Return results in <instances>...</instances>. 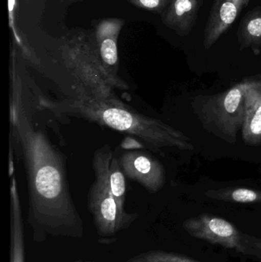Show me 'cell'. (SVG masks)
I'll return each mask as SVG.
<instances>
[{
	"mask_svg": "<svg viewBox=\"0 0 261 262\" xmlns=\"http://www.w3.org/2000/svg\"><path fill=\"white\" fill-rule=\"evenodd\" d=\"M19 55L15 48L11 49L10 121L24 157L29 195L28 223L33 240L41 243L48 235L81 238L82 220L69 192L61 155L42 133L34 129L25 108Z\"/></svg>",
	"mask_w": 261,
	"mask_h": 262,
	"instance_id": "cell-1",
	"label": "cell"
},
{
	"mask_svg": "<svg viewBox=\"0 0 261 262\" xmlns=\"http://www.w3.org/2000/svg\"><path fill=\"white\" fill-rule=\"evenodd\" d=\"M55 113L81 117L116 131L132 134L151 145L159 144L165 131L158 121L136 112L116 98H99L80 93L61 102L41 101Z\"/></svg>",
	"mask_w": 261,
	"mask_h": 262,
	"instance_id": "cell-2",
	"label": "cell"
},
{
	"mask_svg": "<svg viewBox=\"0 0 261 262\" xmlns=\"http://www.w3.org/2000/svg\"><path fill=\"white\" fill-rule=\"evenodd\" d=\"M60 50L64 64L86 88L87 95L111 98L113 88L127 89L124 81L114 78L104 67L90 32L74 29L63 37Z\"/></svg>",
	"mask_w": 261,
	"mask_h": 262,
	"instance_id": "cell-3",
	"label": "cell"
},
{
	"mask_svg": "<svg viewBox=\"0 0 261 262\" xmlns=\"http://www.w3.org/2000/svg\"><path fill=\"white\" fill-rule=\"evenodd\" d=\"M108 146L95 152L93 159L95 181L89 190L87 205L93 215L97 232L101 236H113L138 218V214L128 213L121 209L112 194L109 180V167L113 158Z\"/></svg>",
	"mask_w": 261,
	"mask_h": 262,
	"instance_id": "cell-4",
	"label": "cell"
},
{
	"mask_svg": "<svg viewBox=\"0 0 261 262\" xmlns=\"http://www.w3.org/2000/svg\"><path fill=\"white\" fill-rule=\"evenodd\" d=\"M125 25L121 18H107L100 20L95 24L92 32L98 55L105 69L114 78L118 77V38Z\"/></svg>",
	"mask_w": 261,
	"mask_h": 262,
	"instance_id": "cell-5",
	"label": "cell"
},
{
	"mask_svg": "<svg viewBox=\"0 0 261 262\" xmlns=\"http://www.w3.org/2000/svg\"><path fill=\"white\" fill-rule=\"evenodd\" d=\"M250 0H214L204 29L205 48L212 46L226 33Z\"/></svg>",
	"mask_w": 261,
	"mask_h": 262,
	"instance_id": "cell-6",
	"label": "cell"
},
{
	"mask_svg": "<svg viewBox=\"0 0 261 262\" xmlns=\"http://www.w3.org/2000/svg\"><path fill=\"white\" fill-rule=\"evenodd\" d=\"M126 177L140 183L151 192H156L161 183L159 164L147 154L140 152H124L119 159Z\"/></svg>",
	"mask_w": 261,
	"mask_h": 262,
	"instance_id": "cell-7",
	"label": "cell"
},
{
	"mask_svg": "<svg viewBox=\"0 0 261 262\" xmlns=\"http://www.w3.org/2000/svg\"><path fill=\"white\" fill-rule=\"evenodd\" d=\"M185 229L193 236L228 248L239 246V236L234 226L220 218L202 219L185 223Z\"/></svg>",
	"mask_w": 261,
	"mask_h": 262,
	"instance_id": "cell-8",
	"label": "cell"
},
{
	"mask_svg": "<svg viewBox=\"0 0 261 262\" xmlns=\"http://www.w3.org/2000/svg\"><path fill=\"white\" fill-rule=\"evenodd\" d=\"M203 3L204 0H172L161 14V19L179 36H186L196 26Z\"/></svg>",
	"mask_w": 261,
	"mask_h": 262,
	"instance_id": "cell-9",
	"label": "cell"
},
{
	"mask_svg": "<svg viewBox=\"0 0 261 262\" xmlns=\"http://www.w3.org/2000/svg\"><path fill=\"white\" fill-rule=\"evenodd\" d=\"M24 232L19 198L15 183L11 186L10 262H25Z\"/></svg>",
	"mask_w": 261,
	"mask_h": 262,
	"instance_id": "cell-10",
	"label": "cell"
},
{
	"mask_svg": "<svg viewBox=\"0 0 261 262\" xmlns=\"http://www.w3.org/2000/svg\"><path fill=\"white\" fill-rule=\"evenodd\" d=\"M19 9L18 0H8L9 26L13 36L14 44L17 46L21 56L34 64H38V59L33 49L28 41L24 32L18 25V14Z\"/></svg>",
	"mask_w": 261,
	"mask_h": 262,
	"instance_id": "cell-11",
	"label": "cell"
},
{
	"mask_svg": "<svg viewBox=\"0 0 261 262\" xmlns=\"http://www.w3.org/2000/svg\"><path fill=\"white\" fill-rule=\"evenodd\" d=\"M238 38L243 47L260 43L261 45V7L250 10L241 21Z\"/></svg>",
	"mask_w": 261,
	"mask_h": 262,
	"instance_id": "cell-12",
	"label": "cell"
},
{
	"mask_svg": "<svg viewBox=\"0 0 261 262\" xmlns=\"http://www.w3.org/2000/svg\"><path fill=\"white\" fill-rule=\"evenodd\" d=\"M109 180L112 194L121 209H124L125 201V174L121 168L119 159L113 157L109 167Z\"/></svg>",
	"mask_w": 261,
	"mask_h": 262,
	"instance_id": "cell-13",
	"label": "cell"
},
{
	"mask_svg": "<svg viewBox=\"0 0 261 262\" xmlns=\"http://www.w3.org/2000/svg\"><path fill=\"white\" fill-rule=\"evenodd\" d=\"M125 262H199L191 259L188 257L177 254L168 253V252H144L139 255L133 256Z\"/></svg>",
	"mask_w": 261,
	"mask_h": 262,
	"instance_id": "cell-14",
	"label": "cell"
},
{
	"mask_svg": "<svg viewBox=\"0 0 261 262\" xmlns=\"http://www.w3.org/2000/svg\"><path fill=\"white\" fill-rule=\"evenodd\" d=\"M127 1L135 7L161 15L168 7L172 0H127Z\"/></svg>",
	"mask_w": 261,
	"mask_h": 262,
	"instance_id": "cell-15",
	"label": "cell"
},
{
	"mask_svg": "<svg viewBox=\"0 0 261 262\" xmlns=\"http://www.w3.org/2000/svg\"><path fill=\"white\" fill-rule=\"evenodd\" d=\"M242 98V92L234 89L227 95L225 100V107L228 113H234L237 110Z\"/></svg>",
	"mask_w": 261,
	"mask_h": 262,
	"instance_id": "cell-16",
	"label": "cell"
},
{
	"mask_svg": "<svg viewBox=\"0 0 261 262\" xmlns=\"http://www.w3.org/2000/svg\"><path fill=\"white\" fill-rule=\"evenodd\" d=\"M233 200L239 203H251L257 200V194L254 191L247 189H239L232 194Z\"/></svg>",
	"mask_w": 261,
	"mask_h": 262,
	"instance_id": "cell-17",
	"label": "cell"
},
{
	"mask_svg": "<svg viewBox=\"0 0 261 262\" xmlns=\"http://www.w3.org/2000/svg\"><path fill=\"white\" fill-rule=\"evenodd\" d=\"M251 130L256 135L261 134V106L251 121Z\"/></svg>",
	"mask_w": 261,
	"mask_h": 262,
	"instance_id": "cell-18",
	"label": "cell"
},
{
	"mask_svg": "<svg viewBox=\"0 0 261 262\" xmlns=\"http://www.w3.org/2000/svg\"><path fill=\"white\" fill-rule=\"evenodd\" d=\"M69 3H78L84 1V0H67Z\"/></svg>",
	"mask_w": 261,
	"mask_h": 262,
	"instance_id": "cell-19",
	"label": "cell"
},
{
	"mask_svg": "<svg viewBox=\"0 0 261 262\" xmlns=\"http://www.w3.org/2000/svg\"><path fill=\"white\" fill-rule=\"evenodd\" d=\"M78 262H90V261H78Z\"/></svg>",
	"mask_w": 261,
	"mask_h": 262,
	"instance_id": "cell-20",
	"label": "cell"
},
{
	"mask_svg": "<svg viewBox=\"0 0 261 262\" xmlns=\"http://www.w3.org/2000/svg\"><path fill=\"white\" fill-rule=\"evenodd\" d=\"M27 1H31V0H27Z\"/></svg>",
	"mask_w": 261,
	"mask_h": 262,
	"instance_id": "cell-21",
	"label": "cell"
},
{
	"mask_svg": "<svg viewBox=\"0 0 261 262\" xmlns=\"http://www.w3.org/2000/svg\"><path fill=\"white\" fill-rule=\"evenodd\" d=\"M260 46H261V45H260Z\"/></svg>",
	"mask_w": 261,
	"mask_h": 262,
	"instance_id": "cell-22",
	"label": "cell"
}]
</instances>
